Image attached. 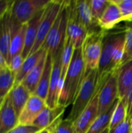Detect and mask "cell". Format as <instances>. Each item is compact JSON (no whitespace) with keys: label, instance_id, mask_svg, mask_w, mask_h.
I'll return each instance as SVG.
<instances>
[{"label":"cell","instance_id":"cell-1","mask_svg":"<svg viewBox=\"0 0 132 133\" xmlns=\"http://www.w3.org/2000/svg\"><path fill=\"white\" fill-rule=\"evenodd\" d=\"M85 76L86 67L81 47L74 50L72 58L65 78L64 87L59 97L58 105L67 108L74 103Z\"/></svg>","mask_w":132,"mask_h":133},{"label":"cell","instance_id":"cell-2","mask_svg":"<svg viewBox=\"0 0 132 133\" xmlns=\"http://www.w3.org/2000/svg\"><path fill=\"white\" fill-rule=\"evenodd\" d=\"M125 39V27L114 28L104 33L102 45V52L97 69L98 87L107 82L109 76L116 70L113 65V57L118 44Z\"/></svg>","mask_w":132,"mask_h":133},{"label":"cell","instance_id":"cell-3","mask_svg":"<svg viewBox=\"0 0 132 133\" xmlns=\"http://www.w3.org/2000/svg\"><path fill=\"white\" fill-rule=\"evenodd\" d=\"M68 5L69 1H63L61 10L41 48L46 50L53 58L64 48L68 18Z\"/></svg>","mask_w":132,"mask_h":133},{"label":"cell","instance_id":"cell-4","mask_svg":"<svg viewBox=\"0 0 132 133\" xmlns=\"http://www.w3.org/2000/svg\"><path fill=\"white\" fill-rule=\"evenodd\" d=\"M99 90L100 88L98 87L97 70L91 71L85 76L76 98L72 104V108L68 118L75 122Z\"/></svg>","mask_w":132,"mask_h":133},{"label":"cell","instance_id":"cell-5","mask_svg":"<svg viewBox=\"0 0 132 133\" xmlns=\"http://www.w3.org/2000/svg\"><path fill=\"white\" fill-rule=\"evenodd\" d=\"M104 33L105 30L101 28L91 31L87 34L83 42L82 51L86 67V75L91 71L98 69Z\"/></svg>","mask_w":132,"mask_h":133},{"label":"cell","instance_id":"cell-6","mask_svg":"<svg viewBox=\"0 0 132 133\" xmlns=\"http://www.w3.org/2000/svg\"><path fill=\"white\" fill-rule=\"evenodd\" d=\"M50 0L13 1L11 6V20L18 24H26L34 16L43 10Z\"/></svg>","mask_w":132,"mask_h":133},{"label":"cell","instance_id":"cell-7","mask_svg":"<svg viewBox=\"0 0 132 133\" xmlns=\"http://www.w3.org/2000/svg\"><path fill=\"white\" fill-rule=\"evenodd\" d=\"M63 1L59 0H50L47 5L45 6L43 12V16L39 25L37 36L36 39V42L34 46L30 52V55L35 53L36 51H39L45 39L51 30L62 5Z\"/></svg>","mask_w":132,"mask_h":133},{"label":"cell","instance_id":"cell-8","mask_svg":"<svg viewBox=\"0 0 132 133\" xmlns=\"http://www.w3.org/2000/svg\"><path fill=\"white\" fill-rule=\"evenodd\" d=\"M118 100L117 70L114 71L102 86L98 94V114L107 112Z\"/></svg>","mask_w":132,"mask_h":133},{"label":"cell","instance_id":"cell-9","mask_svg":"<svg viewBox=\"0 0 132 133\" xmlns=\"http://www.w3.org/2000/svg\"><path fill=\"white\" fill-rule=\"evenodd\" d=\"M87 34L86 29L79 19L75 8V1H69L66 37L71 41L75 49L82 46Z\"/></svg>","mask_w":132,"mask_h":133},{"label":"cell","instance_id":"cell-10","mask_svg":"<svg viewBox=\"0 0 132 133\" xmlns=\"http://www.w3.org/2000/svg\"><path fill=\"white\" fill-rule=\"evenodd\" d=\"M61 53L58 52L53 58V66L51 77L48 90V94L46 99V105L50 108H54L58 105L59 101V83L61 76Z\"/></svg>","mask_w":132,"mask_h":133},{"label":"cell","instance_id":"cell-11","mask_svg":"<svg viewBox=\"0 0 132 133\" xmlns=\"http://www.w3.org/2000/svg\"><path fill=\"white\" fill-rule=\"evenodd\" d=\"M65 108V107L61 105H58L54 108H50L46 106L37 116L33 125L39 128L40 130L49 128L54 132L58 124L63 119Z\"/></svg>","mask_w":132,"mask_h":133},{"label":"cell","instance_id":"cell-12","mask_svg":"<svg viewBox=\"0 0 132 133\" xmlns=\"http://www.w3.org/2000/svg\"><path fill=\"white\" fill-rule=\"evenodd\" d=\"M46 106L45 101L32 94L18 116V125H33L37 116Z\"/></svg>","mask_w":132,"mask_h":133},{"label":"cell","instance_id":"cell-13","mask_svg":"<svg viewBox=\"0 0 132 133\" xmlns=\"http://www.w3.org/2000/svg\"><path fill=\"white\" fill-rule=\"evenodd\" d=\"M96 92L90 103L80 114L74 122L75 133H86L91 125L99 116L98 114V94Z\"/></svg>","mask_w":132,"mask_h":133},{"label":"cell","instance_id":"cell-14","mask_svg":"<svg viewBox=\"0 0 132 133\" xmlns=\"http://www.w3.org/2000/svg\"><path fill=\"white\" fill-rule=\"evenodd\" d=\"M18 125V116L9 94L0 105V133H7Z\"/></svg>","mask_w":132,"mask_h":133},{"label":"cell","instance_id":"cell-15","mask_svg":"<svg viewBox=\"0 0 132 133\" xmlns=\"http://www.w3.org/2000/svg\"><path fill=\"white\" fill-rule=\"evenodd\" d=\"M123 21V17L118 5L114 0H110L108 6L99 20L100 28L105 31L111 30Z\"/></svg>","mask_w":132,"mask_h":133},{"label":"cell","instance_id":"cell-16","mask_svg":"<svg viewBox=\"0 0 132 133\" xmlns=\"http://www.w3.org/2000/svg\"><path fill=\"white\" fill-rule=\"evenodd\" d=\"M44 9L39 12L36 16H34L27 23H26V30L25 34V42H24V48L22 52V56L25 59L28 57L34 46L36 42L37 32L39 25L43 16Z\"/></svg>","mask_w":132,"mask_h":133},{"label":"cell","instance_id":"cell-17","mask_svg":"<svg viewBox=\"0 0 132 133\" xmlns=\"http://www.w3.org/2000/svg\"><path fill=\"white\" fill-rule=\"evenodd\" d=\"M118 99L127 98L132 87V59L122 64L117 69Z\"/></svg>","mask_w":132,"mask_h":133},{"label":"cell","instance_id":"cell-18","mask_svg":"<svg viewBox=\"0 0 132 133\" xmlns=\"http://www.w3.org/2000/svg\"><path fill=\"white\" fill-rule=\"evenodd\" d=\"M75 8L80 22L86 29L87 33L100 29L99 23L93 17L90 0H77L75 1Z\"/></svg>","mask_w":132,"mask_h":133},{"label":"cell","instance_id":"cell-19","mask_svg":"<svg viewBox=\"0 0 132 133\" xmlns=\"http://www.w3.org/2000/svg\"><path fill=\"white\" fill-rule=\"evenodd\" d=\"M12 23V39L9 48V62L10 59L17 55H22L24 48L25 42V34L26 30V24L18 25L13 23L11 20Z\"/></svg>","mask_w":132,"mask_h":133},{"label":"cell","instance_id":"cell-20","mask_svg":"<svg viewBox=\"0 0 132 133\" xmlns=\"http://www.w3.org/2000/svg\"><path fill=\"white\" fill-rule=\"evenodd\" d=\"M10 9L0 21V51L2 53L7 62L9 61V48L12 39V23Z\"/></svg>","mask_w":132,"mask_h":133},{"label":"cell","instance_id":"cell-21","mask_svg":"<svg viewBox=\"0 0 132 133\" xmlns=\"http://www.w3.org/2000/svg\"><path fill=\"white\" fill-rule=\"evenodd\" d=\"M31 95L32 94L22 83H16L13 86L9 96L17 116L19 115Z\"/></svg>","mask_w":132,"mask_h":133},{"label":"cell","instance_id":"cell-22","mask_svg":"<svg viewBox=\"0 0 132 133\" xmlns=\"http://www.w3.org/2000/svg\"><path fill=\"white\" fill-rule=\"evenodd\" d=\"M47 55V52L44 54V55L41 58V59L39 61L37 65L26 75V76L22 81V83L28 89V90L32 94H34L37 87L38 86V83L40 80V78L42 76L45 66Z\"/></svg>","mask_w":132,"mask_h":133},{"label":"cell","instance_id":"cell-23","mask_svg":"<svg viewBox=\"0 0 132 133\" xmlns=\"http://www.w3.org/2000/svg\"><path fill=\"white\" fill-rule=\"evenodd\" d=\"M52 66H53V58L49 53H47L44 69L42 76L40 78V80L38 83V86L37 87V90L34 93L35 95L38 96L39 97H40L45 101L48 94V90H49L51 72H52Z\"/></svg>","mask_w":132,"mask_h":133},{"label":"cell","instance_id":"cell-24","mask_svg":"<svg viewBox=\"0 0 132 133\" xmlns=\"http://www.w3.org/2000/svg\"><path fill=\"white\" fill-rule=\"evenodd\" d=\"M47 52V51L46 50H44V48H40L39 51H36L33 54H31L28 57H26L23 61V63L22 65L20 70L16 75L15 84L22 83L23 79L26 76V75L37 65L39 61Z\"/></svg>","mask_w":132,"mask_h":133},{"label":"cell","instance_id":"cell-25","mask_svg":"<svg viewBox=\"0 0 132 133\" xmlns=\"http://www.w3.org/2000/svg\"><path fill=\"white\" fill-rule=\"evenodd\" d=\"M127 119V98L118 99L112 114L109 131L113 130Z\"/></svg>","mask_w":132,"mask_h":133},{"label":"cell","instance_id":"cell-26","mask_svg":"<svg viewBox=\"0 0 132 133\" xmlns=\"http://www.w3.org/2000/svg\"><path fill=\"white\" fill-rule=\"evenodd\" d=\"M116 104L117 102L113 105V107L107 112L101 115H99L86 133H102L106 129H109L110 119H111L114 110L115 108Z\"/></svg>","mask_w":132,"mask_h":133},{"label":"cell","instance_id":"cell-27","mask_svg":"<svg viewBox=\"0 0 132 133\" xmlns=\"http://www.w3.org/2000/svg\"><path fill=\"white\" fill-rule=\"evenodd\" d=\"M74 47L71 42V41L66 37L64 48L61 53V81L65 83V78L66 76V72L68 71V66L71 63L72 55L74 53Z\"/></svg>","mask_w":132,"mask_h":133},{"label":"cell","instance_id":"cell-28","mask_svg":"<svg viewBox=\"0 0 132 133\" xmlns=\"http://www.w3.org/2000/svg\"><path fill=\"white\" fill-rule=\"evenodd\" d=\"M124 27H125V41H124V52L122 64L132 59V21L126 22Z\"/></svg>","mask_w":132,"mask_h":133},{"label":"cell","instance_id":"cell-29","mask_svg":"<svg viewBox=\"0 0 132 133\" xmlns=\"http://www.w3.org/2000/svg\"><path fill=\"white\" fill-rule=\"evenodd\" d=\"M108 0H90L91 11L93 17L96 22L99 23V20L103 14L105 9L109 5ZM100 26V25H99Z\"/></svg>","mask_w":132,"mask_h":133},{"label":"cell","instance_id":"cell-30","mask_svg":"<svg viewBox=\"0 0 132 133\" xmlns=\"http://www.w3.org/2000/svg\"><path fill=\"white\" fill-rule=\"evenodd\" d=\"M118 5L123 21L130 22L132 21V0H114Z\"/></svg>","mask_w":132,"mask_h":133},{"label":"cell","instance_id":"cell-31","mask_svg":"<svg viewBox=\"0 0 132 133\" xmlns=\"http://www.w3.org/2000/svg\"><path fill=\"white\" fill-rule=\"evenodd\" d=\"M74 122L69 118L62 119L56 126L54 133H75Z\"/></svg>","mask_w":132,"mask_h":133},{"label":"cell","instance_id":"cell-32","mask_svg":"<svg viewBox=\"0 0 132 133\" xmlns=\"http://www.w3.org/2000/svg\"><path fill=\"white\" fill-rule=\"evenodd\" d=\"M23 61L24 58H23L22 55H17L10 59L8 63V67L15 75H16L22 67Z\"/></svg>","mask_w":132,"mask_h":133},{"label":"cell","instance_id":"cell-33","mask_svg":"<svg viewBox=\"0 0 132 133\" xmlns=\"http://www.w3.org/2000/svg\"><path fill=\"white\" fill-rule=\"evenodd\" d=\"M41 131L39 128L34 125H17L12 130L7 133H39Z\"/></svg>","mask_w":132,"mask_h":133},{"label":"cell","instance_id":"cell-34","mask_svg":"<svg viewBox=\"0 0 132 133\" xmlns=\"http://www.w3.org/2000/svg\"><path fill=\"white\" fill-rule=\"evenodd\" d=\"M131 123L129 121L125 120L115 129L110 131L109 133H131Z\"/></svg>","mask_w":132,"mask_h":133},{"label":"cell","instance_id":"cell-35","mask_svg":"<svg viewBox=\"0 0 132 133\" xmlns=\"http://www.w3.org/2000/svg\"><path fill=\"white\" fill-rule=\"evenodd\" d=\"M12 4V1L0 0V21L10 9Z\"/></svg>","mask_w":132,"mask_h":133},{"label":"cell","instance_id":"cell-36","mask_svg":"<svg viewBox=\"0 0 132 133\" xmlns=\"http://www.w3.org/2000/svg\"><path fill=\"white\" fill-rule=\"evenodd\" d=\"M132 122V87L127 95V119Z\"/></svg>","mask_w":132,"mask_h":133},{"label":"cell","instance_id":"cell-37","mask_svg":"<svg viewBox=\"0 0 132 133\" xmlns=\"http://www.w3.org/2000/svg\"><path fill=\"white\" fill-rule=\"evenodd\" d=\"M7 67H8V62L5 58V57L3 56L2 53L0 51V72L4 70Z\"/></svg>","mask_w":132,"mask_h":133},{"label":"cell","instance_id":"cell-38","mask_svg":"<svg viewBox=\"0 0 132 133\" xmlns=\"http://www.w3.org/2000/svg\"><path fill=\"white\" fill-rule=\"evenodd\" d=\"M39 133H54V132H53V131H52L51 129L47 128V129H42L41 131H40V132Z\"/></svg>","mask_w":132,"mask_h":133},{"label":"cell","instance_id":"cell-39","mask_svg":"<svg viewBox=\"0 0 132 133\" xmlns=\"http://www.w3.org/2000/svg\"><path fill=\"white\" fill-rule=\"evenodd\" d=\"M110 132V131H109V129H106L104 132H103L102 133H109Z\"/></svg>","mask_w":132,"mask_h":133},{"label":"cell","instance_id":"cell-40","mask_svg":"<svg viewBox=\"0 0 132 133\" xmlns=\"http://www.w3.org/2000/svg\"><path fill=\"white\" fill-rule=\"evenodd\" d=\"M131 133H132V122H131Z\"/></svg>","mask_w":132,"mask_h":133},{"label":"cell","instance_id":"cell-41","mask_svg":"<svg viewBox=\"0 0 132 133\" xmlns=\"http://www.w3.org/2000/svg\"></svg>","mask_w":132,"mask_h":133}]
</instances>
